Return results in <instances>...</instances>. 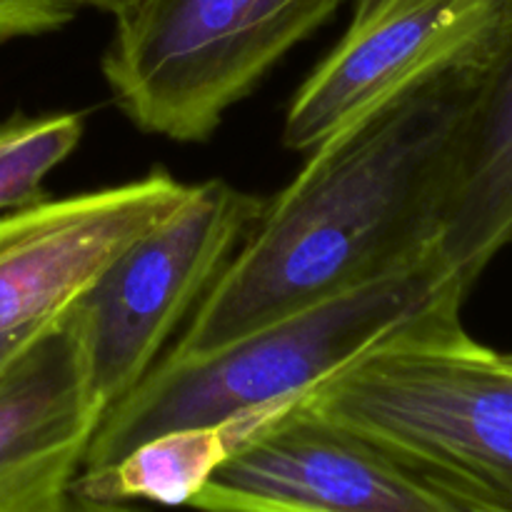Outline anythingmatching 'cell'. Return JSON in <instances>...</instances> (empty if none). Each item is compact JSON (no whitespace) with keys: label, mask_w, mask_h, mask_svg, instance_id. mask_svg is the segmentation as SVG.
I'll list each match as a JSON object with an SVG mask.
<instances>
[{"label":"cell","mask_w":512,"mask_h":512,"mask_svg":"<svg viewBox=\"0 0 512 512\" xmlns=\"http://www.w3.org/2000/svg\"><path fill=\"white\" fill-rule=\"evenodd\" d=\"M485 53L403 90L310 150L293 183L263 203L170 358L213 353L433 260L460 125Z\"/></svg>","instance_id":"6da1fadb"},{"label":"cell","mask_w":512,"mask_h":512,"mask_svg":"<svg viewBox=\"0 0 512 512\" xmlns=\"http://www.w3.org/2000/svg\"><path fill=\"white\" fill-rule=\"evenodd\" d=\"M460 512H512V368L440 310L300 398Z\"/></svg>","instance_id":"7a4b0ae2"},{"label":"cell","mask_w":512,"mask_h":512,"mask_svg":"<svg viewBox=\"0 0 512 512\" xmlns=\"http://www.w3.org/2000/svg\"><path fill=\"white\" fill-rule=\"evenodd\" d=\"M465 298L433 258L298 310L213 353L165 355L105 410L80 473L108 468L170 430L295 403L408 325L440 310H460Z\"/></svg>","instance_id":"3957f363"},{"label":"cell","mask_w":512,"mask_h":512,"mask_svg":"<svg viewBox=\"0 0 512 512\" xmlns=\"http://www.w3.org/2000/svg\"><path fill=\"white\" fill-rule=\"evenodd\" d=\"M338 5L340 0H138L115 15L100 63L105 83L140 130L200 143Z\"/></svg>","instance_id":"277c9868"},{"label":"cell","mask_w":512,"mask_h":512,"mask_svg":"<svg viewBox=\"0 0 512 512\" xmlns=\"http://www.w3.org/2000/svg\"><path fill=\"white\" fill-rule=\"evenodd\" d=\"M263 200L225 180L190 185L178 208L125 245L68 305L90 388L105 410L155 365L175 325L203 300Z\"/></svg>","instance_id":"5b68a950"},{"label":"cell","mask_w":512,"mask_h":512,"mask_svg":"<svg viewBox=\"0 0 512 512\" xmlns=\"http://www.w3.org/2000/svg\"><path fill=\"white\" fill-rule=\"evenodd\" d=\"M503 0H355L343 38L285 113L283 143L310 153L360 115L488 48Z\"/></svg>","instance_id":"8992f818"},{"label":"cell","mask_w":512,"mask_h":512,"mask_svg":"<svg viewBox=\"0 0 512 512\" xmlns=\"http://www.w3.org/2000/svg\"><path fill=\"white\" fill-rule=\"evenodd\" d=\"M198 512H460L360 435L298 403L203 485Z\"/></svg>","instance_id":"52a82bcc"},{"label":"cell","mask_w":512,"mask_h":512,"mask_svg":"<svg viewBox=\"0 0 512 512\" xmlns=\"http://www.w3.org/2000/svg\"><path fill=\"white\" fill-rule=\"evenodd\" d=\"M190 185L165 170L38 200L0 218V335L30 328L73 303L140 233L178 208Z\"/></svg>","instance_id":"ba28073f"},{"label":"cell","mask_w":512,"mask_h":512,"mask_svg":"<svg viewBox=\"0 0 512 512\" xmlns=\"http://www.w3.org/2000/svg\"><path fill=\"white\" fill-rule=\"evenodd\" d=\"M65 308L0 375V512L63 508L105 413Z\"/></svg>","instance_id":"9c48e42d"},{"label":"cell","mask_w":512,"mask_h":512,"mask_svg":"<svg viewBox=\"0 0 512 512\" xmlns=\"http://www.w3.org/2000/svg\"><path fill=\"white\" fill-rule=\"evenodd\" d=\"M512 243V0H503L480 65L440 213L435 260L470 293Z\"/></svg>","instance_id":"30bf717a"},{"label":"cell","mask_w":512,"mask_h":512,"mask_svg":"<svg viewBox=\"0 0 512 512\" xmlns=\"http://www.w3.org/2000/svg\"><path fill=\"white\" fill-rule=\"evenodd\" d=\"M290 405L155 435L108 468L78 473L70 493L100 503L148 500L165 508H183L240 445Z\"/></svg>","instance_id":"8fae6325"},{"label":"cell","mask_w":512,"mask_h":512,"mask_svg":"<svg viewBox=\"0 0 512 512\" xmlns=\"http://www.w3.org/2000/svg\"><path fill=\"white\" fill-rule=\"evenodd\" d=\"M80 113L13 115L0 120V213L43 200V183L83 138Z\"/></svg>","instance_id":"7c38bea8"},{"label":"cell","mask_w":512,"mask_h":512,"mask_svg":"<svg viewBox=\"0 0 512 512\" xmlns=\"http://www.w3.org/2000/svg\"><path fill=\"white\" fill-rule=\"evenodd\" d=\"M80 8V0H0V40L53 33Z\"/></svg>","instance_id":"4fadbf2b"},{"label":"cell","mask_w":512,"mask_h":512,"mask_svg":"<svg viewBox=\"0 0 512 512\" xmlns=\"http://www.w3.org/2000/svg\"><path fill=\"white\" fill-rule=\"evenodd\" d=\"M55 315H58V313H55ZM43 325H45V320H43V323H38V325H30V328L13 330V333L0 335V375H3V370L8 368V365L13 363L15 358H18L20 350H23L25 345H28L30 340L35 338V333H38Z\"/></svg>","instance_id":"5bb4252c"},{"label":"cell","mask_w":512,"mask_h":512,"mask_svg":"<svg viewBox=\"0 0 512 512\" xmlns=\"http://www.w3.org/2000/svg\"><path fill=\"white\" fill-rule=\"evenodd\" d=\"M58 512H138V510L128 508L125 503H100V500L78 498V495L70 493V498L65 500L63 508Z\"/></svg>","instance_id":"9a60e30c"},{"label":"cell","mask_w":512,"mask_h":512,"mask_svg":"<svg viewBox=\"0 0 512 512\" xmlns=\"http://www.w3.org/2000/svg\"><path fill=\"white\" fill-rule=\"evenodd\" d=\"M138 0H80V5L83 8H98L103 10V13H110L115 18V15H120L123 10H128L130 5H135Z\"/></svg>","instance_id":"2e32d148"},{"label":"cell","mask_w":512,"mask_h":512,"mask_svg":"<svg viewBox=\"0 0 512 512\" xmlns=\"http://www.w3.org/2000/svg\"><path fill=\"white\" fill-rule=\"evenodd\" d=\"M503 358H505V363H508L512 368V353H503Z\"/></svg>","instance_id":"e0dca14e"}]
</instances>
